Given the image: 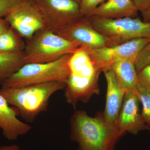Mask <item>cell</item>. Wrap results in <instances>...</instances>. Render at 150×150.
Segmentation results:
<instances>
[{
  "label": "cell",
  "instance_id": "obj_1",
  "mask_svg": "<svg viewBox=\"0 0 150 150\" xmlns=\"http://www.w3.org/2000/svg\"><path fill=\"white\" fill-rule=\"evenodd\" d=\"M70 138L79 144L76 150H114L125 133L105 120L103 114L91 117L83 110H76L70 120Z\"/></svg>",
  "mask_w": 150,
  "mask_h": 150
},
{
  "label": "cell",
  "instance_id": "obj_2",
  "mask_svg": "<svg viewBox=\"0 0 150 150\" xmlns=\"http://www.w3.org/2000/svg\"><path fill=\"white\" fill-rule=\"evenodd\" d=\"M66 85L65 83L52 81L18 88L2 87L0 95L24 120L32 123L40 113L47 110L51 96L64 89Z\"/></svg>",
  "mask_w": 150,
  "mask_h": 150
},
{
  "label": "cell",
  "instance_id": "obj_3",
  "mask_svg": "<svg viewBox=\"0 0 150 150\" xmlns=\"http://www.w3.org/2000/svg\"><path fill=\"white\" fill-rule=\"evenodd\" d=\"M70 75L65 89V98L76 108L79 101L86 103L94 94L99 93L98 77L100 72L96 69L88 52L80 48L69 61Z\"/></svg>",
  "mask_w": 150,
  "mask_h": 150
},
{
  "label": "cell",
  "instance_id": "obj_4",
  "mask_svg": "<svg viewBox=\"0 0 150 150\" xmlns=\"http://www.w3.org/2000/svg\"><path fill=\"white\" fill-rule=\"evenodd\" d=\"M80 48L77 43L45 28L26 40L23 51L25 63L44 64L55 62L66 54H74Z\"/></svg>",
  "mask_w": 150,
  "mask_h": 150
},
{
  "label": "cell",
  "instance_id": "obj_5",
  "mask_svg": "<svg viewBox=\"0 0 150 150\" xmlns=\"http://www.w3.org/2000/svg\"><path fill=\"white\" fill-rule=\"evenodd\" d=\"M72 54H66L51 63L25 64L5 81L2 87L18 88L52 81L66 84L70 75L69 61Z\"/></svg>",
  "mask_w": 150,
  "mask_h": 150
},
{
  "label": "cell",
  "instance_id": "obj_6",
  "mask_svg": "<svg viewBox=\"0 0 150 150\" xmlns=\"http://www.w3.org/2000/svg\"><path fill=\"white\" fill-rule=\"evenodd\" d=\"M88 18L97 31L108 38L111 46L134 39L150 38V22H145L139 18L111 19L91 16Z\"/></svg>",
  "mask_w": 150,
  "mask_h": 150
},
{
  "label": "cell",
  "instance_id": "obj_7",
  "mask_svg": "<svg viewBox=\"0 0 150 150\" xmlns=\"http://www.w3.org/2000/svg\"><path fill=\"white\" fill-rule=\"evenodd\" d=\"M40 12L45 27L58 34L84 18L74 0H32Z\"/></svg>",
  "mask_w": 150,
  "mask_h": 150
},
{
  "label": "cell",
  "instance_id": "obj_8",
  "mask_svg": "<svg viewBox=\"0 0 150 150\" xmlns=\"http://www.w3.org/2000/svg\"><path fill=\"white\" fill-rule=\"evenodd\" d=\"M149 41V38H139L110 47L83 49L88 53L96 69L104 73L120 60H129L135 64L139 53Z\"/></svg>",
  "mask_w": 150,
  "mask_h": 150
},
{
  "label": "cell",
  "instance_id": "obj_9",
  "mask_svg": "<svg viewBox=\"0 0 150 150\" xmlns=\"http://www.w3.org/2000/svg\"><path fill=\"white\" fill-rule=\"evenodd\" d=\"M4 18L11 27L26 40L46 28L39 11L32 2L28 1H23Z\"/></svg>",
  "mask_w": 150,
  "mask_h": 150
},
{
  "label": "cell",
  "instance_id": "obj_10",
  "mask_svg": "<svg viewBox=\"0 0 150 150\" xmlns=\"http://www.w3.org/2000/svg\"><path fill=\"white\" fill-rule=\"evenodd\" d=\"M58 35L84 49L111 46L108 38L97 31L88 18H84Z\"/></svg>",
  "mask_w": 150,
  "mask_h": 150
},
{
  "label": "cell",
  "instance_id": "obj_11",
  "mask_svg": "<svg viewBox=\"0 0 150 150\" xmlns=\"http://www.w3.org/2000/svg\"><path fill=\"white\" fill-rule=\"evenodd\" d=\"M139 100L136 92L127 91L123 99L116 126L121 131L137 134L140 131L149 130L142 119L139 110Z\"/></svg>",
  "mask_w": 150,
  "mask_h": 150
},
{
  "label": "cell",
  "instance_id": "obj_12",
  "mask_svg": "<svg viewBox=\"0 0 150 150\" xmlns=\"http://www.w3.org/2000/svg\"><path fill=\"white\" fill-rule=\"evenodd\" d=\"M5 98L0 95V129L4 137L8 141H15L28 134L31 126L17 118L15 108L10 107Z\"/></svg>",
  "mask_w": 150,
  "mask_h": 150
},
{
  "label": "cell",
  "instance_id": "obj_13",
  "mask_svg": "<svg viewBox=\"0 0 150 150\" xmlns=\"http://www.w3.org/2000/svg\"><path fill=\"white\" fill-rule=\"evenodd\" d=\"M104 73L107 81V90L103 117L110 125H116L126 91L112 70Z\"/></svg>",
  "mask_w": 150,
  "mask_h": 150
},
{
  "label": "cell",
  "instance_id": "obj_14",
  "mask_svg": "<svg viewBox=\"0 0 150 150\" xmlns=\"http://www.w3.org/2000/svg\"><path fill=\"white\" fill-rule=\"evenodd\" d=\"M138 11L133 0H107L97 7L91 16L111 19L134 18Z\"/></svg>",
  "mask_w": 150,
  "mask_h": 150
},
{
  "label": "cell",
  "instance_id": "obj_15",
  "mask_svg": "<svg viewBox=\"0 0 150 150\" xmlns=\"http://www.w3.org/2000/svg\"><path fill=\"white\" fill-rule=\"evenodd\" d=\"M110 69L115 74L125 91L137 92L138 73L134 62L129 60H120L114 63Z\"/></svg>",
  "mask_w": 150,
  "mask_h": 150
},
{
  "label": "cell",
  "instance_id": "obj_16",
  "mask_svg": "<svg viewBox=\"0 0 150 150\" xmlns=\"http://www.w3.org/2000/svg\"><path fill=\"white\" fill-rule=\"evenodd\" d=\"M25 64L23 51L0 52V85Z\"/></svg>",
  "mask_w": 150,
  "mask_h": 150
},
{
  "label": "cell",
  "instance_id": "obj_17",
  "mask_svg": "<svg viewBox=\"0 0 150 150\" xmlns=\"http://www.w3.org/2000/svg\"><path fill=\"white\" fill-rule=\"evenodd\" d=\"M22 38L10 26L0 35V52L13 53L24 51L25 43Z\"/></svg>",
  "mask_w": 150,
  "mask_h": 150
},
{
  "label": "cell",
  "instance_id": "obj_18",
  "mask_svg": "<svg viewBox=\"0 0 150 150\" xmlns=\"http://www.w3.org/2000/svg\"><path fill=\"white\" fill-rule=\"evenodd\" d=\"M136 94L143 106L141 112L142 119L150 130V92L137 88Z\"/></svg>",
  "mask_w": 150,
  "mask_h": 150
},
{
  "label": "cell",
  "instance_id": "obj_19",
  "mask_svg": "<svg viewBox=\"0 0 150 150\" xmlns=\"http://www.w3.org/2000/svg\"><path fill=\"white\" fill-rule=\"evenodd\" d=\"M107 0H80L79 3L80 11L83 16L88 18L98 6Z\"/></svg>",
  "mask_w": 150,
  "mask_h": 150
},
{
  "label": "cell",
  "instance_id": "obj_20",
  "mask_svg": "<svg viewBox=\"0 0 150 150\" xmlns=\"http://www.w3.org/2000/svg\"><path fill=\"white\" fill-rule=\"evenodd\" d=\"M137 88L150 92V64L138 72Z\"/></svg>",
  "mask_w": 150,
  "mask_h": 150
},
{
  "label": "cell",
  "instance_id": "obj_21",
  "mask_svg": "<svg viewBox=\"0 0 150 150\" xmlns=\"http://www.w3.org/2000/svg\"><path fill=\"white\" fill-rule=\"evenodd\" d=\"M150 64V41L140 51L135 62L137 73L143 68Z\"/></svg>",
  "mask_w": 150,
  "mask_h": 150
},
{
  "label": "cell",
  "instance_id": "obj_22",
  "mask_svg": "<svg viewBox=\"0 0 150 150\" xmlns=\"http://www.w3.org/2000/svg\"><path fill=\"white\" fill-rule=\"evenodd\" d=\"M23 0H0V17L6 18Z\"/></svg>",
  "mask_w": 150,
  "mask_h": 150
},
{
  "label": "cell",
  "instance_id": "obj_23",
  "mask_svg": "<svg viewBox=\"0 0 150 150\" xmlns=\"http://www.w3.org/2000/svg\"><path fill=\"white\" fill-rule=\"evenodd\" d=\"M139 11L143 12L149 6L150 0H133Z\"/></svg>",
  "mask_w": 150,
  "mask_h": 150
},
{
  "label": "cell",
  "instance_id": "obj_24",
  "mask_svg": "<svg viewBox=\"0 0 150 150\" xmlns=\"http://www.w3.org/2000/svg\"><path fill=\"white\" fill-rule=\"evenodd\" d=\"M10 28L5 19L0 17V35L7 30Z\"/></svg>",
  "mask_w": 150,
  "mask_h": 150
},
{
  "label": "cell",
  "instance_id": "obj_25",
  "mask_svg": "<svg viewBox=\"0 0 150 150\" xmlns=\"http://www.w3.org/2000/svg\"><path fill=\"white\" fill-rule=\"evenodd\" d=\"M143 21L145 22H150V4L146 10L142 13Z\"/></svg>",
  "mask_w": 150,
  "mask_h": 150
},
{
  "label": "cell",
  "instance_id": "obj_26",
  "mask_svg": "<svg viewBox=\"0 0 150 150\" xmlns=\"http://www.w3.org/2000/svg\"><path fill=\"white\" fill-rule=\"evenodd\" d=\"M0 150H21V149L18 145L13 144L0 146Z\"/></svg>",
  "mask_w": 150,
  "mask_h": 150
},
{
  "label": "cell",
  "instance_id": "obj_27",
  "mask_svg": "<svg viewBox=\"0 0 150 150\" xmlns=\"http://www.w3.org/2000/svg\"><path fill=\"white\" fill-rule=\"evenodd\" d=\"M23 1H30V2H32V0H23Z\"/></svg>",
  "mask_w": 150,
  "mask_h": 150
},
{
  "label": "cell",
  "instance_id": "obj_28",
  "mask_svg": "<svg viewBox=\"0 0 150 150\" xmlns=\"http://www.w3.org/2000/svg\"><path fill=\"white\" fill-rule=\"evenodd\" d=\"M74 1H76L78 3H79L80 1V0H74Z\"/></svg>",
  "mask_w": 150,
  "mask_h": 150
}]
</instances>
